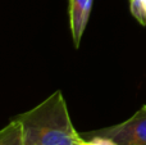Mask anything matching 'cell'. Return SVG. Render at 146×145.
I'll return each instance as SVG.
<instances>
[{
  "label": "cell",
  "mask_w": 146,
  "mask_h": 145,
  "mask_svg": "<svg viewBox=\"0 0 146 145\" xmlns=\"http://www.w3.org/2000/svg\"><path fill=\"white\" fill-rule=\"evenodd\" d=\"M129 1L133 15L142 25H146V0H129Z\"/></svg>",
  "instance_id": "5b68a950"
},
{
  "label": "cell",
  "mask_w": 146,
  "mask_h": 145,
  "mask_svg": "<svg viewBox=\"0 0 146 145\" xmlns=\"http://www.w3.org/2000/svg\"><path fill=\"white\" fill-rule=\"evenodd\" d=\"M92 135L106 138L115 145H146V105L128 120L99 130Z\"/></svg>",
  "instance_id": "7a4b0ae2"
},
{
  "label": "cell",
  "mask_w": 146,
  "mask_h": 145,
  "mask_svg": "<svg viewBox=\"0 0 146 145\" xmlns=\"http://www.w3.org/2000/svg\"><path fill=\"white\" fill-rule=\"evenodd\" d=\"M14 120L22 126L23 145H80L82 140L60 90Z\"/></svg>",
  "instance_id": "6da1fadb"
},
{
  "label": "cell",
  "mask_w": 146,
  "mask_h": 145,
  "mask_svg": "<svg viewBox=\"0 0 146 145\" xmlns=\"http://www.w3.org/2000/svg\"><path fill=\"white\" fill-rule=\"evenodd\" d=\"M91 8H92V0H69V26L76 48L80 46L81 39L90 18Z\"/></svg>",
  "instance_id": "3957f363"
},
{
  "label": "cell",
  "mask_w": 146,
  "mask_h": 145,
  "mask_svg": "<svg viewBox=\"0 0 146 145\" xmlns=\"http://www.w3.org/2000/svg\"><path fill=\"white\" fill-rule=\"evenodd\" d=\"M80 145H115V144H114L113 141H110L109 139H106V138L94 135L92 139H90V140H85V139H82Z\"/></svg>",
  "instance_id": "8992f818"
},
{
  "label": "cell",
  "mask_w": 146,
  "mask_h": 145,
  "mask_svg": "<svg viewBox=\"0 0 146 145\" xmlns=\"http://www.w3.org/2000/svg\"><path fill=\"white\" fill-rule=\"evenodd\" d=\"M0 145H23V130L17 120L13 118L0 130Z\"/></svg>",
  "instance_id": "277c9868"
}]
</instances>
